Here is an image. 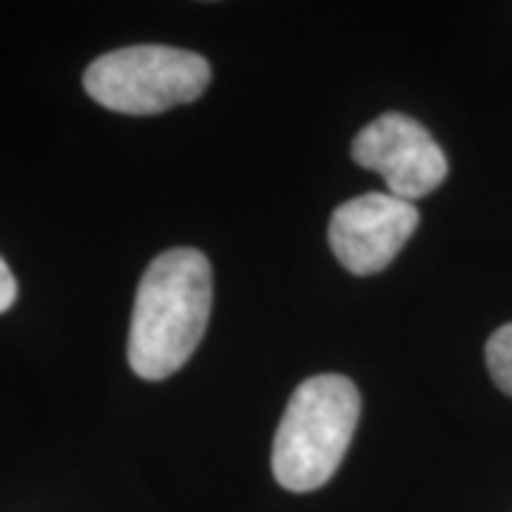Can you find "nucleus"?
Instances as JSON below:
<instances>
[{"instance_id":"nucleus-5","label":"nucleus","mask_w":512,"mask_h":512,"mask_svg":"<svg viewBox=\"0 0 512 512\" xmlns=\"http://www.w3.org/2000/svg\"><path fill=\"white\" fill-rule=\"evenodd\" d=\"M419 228V211L396 194L370 191L342 202L328 225L330 248L350 274L384 271Z\"/></svg>"},{"instance_id":"nucleus-4","label":"nucleus","mask_w":512,"mask_h":512,"mask_svg":"<svg viewBox=\"0 0 512 512\" xmlns=\"http://www.w3.org/2000/svg\"><path fill=\"white\" fill-rule=\"evenodd\" d=\"M350 154L367 171H379L390 194L410 202L433 194L447 177V157L439 143L399 111H387L362 128L353 137Z\"/></svg>"},{"instance_id":"nucleus-1","label":"nucleus","mask_w":512,"mask_h":512,"mask_svg":"<svg viewBox=\"0 0 512 512\" xmlns=\"http://www.w3.org/2000/svg\"><path fill=\"white\" fill-rule=\"evenodd\" d=\"M211 265L197 248H171L140 279L128 365L146 382H163L194 356L211 319Z\"/></svg>"},{"instance_id":"nucleus-6","label":"nucleus","mask_w":512,"mask_h":512,"mask_svg":"<svg viewBox=\"0 0 512 512\" xmlns=\"http://www.w3.org/2000/svg\"><path fill=\"white\" fill-rule=\"evenodd\" d=\"M487 367H490V376L493 382L512 396V322L510 325H501L495 330L493 336L487 339Z\"/></svg>"},{"instance_id":"nucleus-7","label":"nucleus","mask_w":512,"mask_h":512,"mask_svg":"<svg viewBox=\"0 0 512 512\" xmlns=\"http://www.w3.org/2000/svg\"><path fill=\"white\" fill-rule=\"evenodd\" d=\"M18 299V282H15V274L9 271V265L3 262L0 256V313H6Z\"/></svg>"},{"instance_id":"nucleus-2","label":"nucleus","mask_w":512,"mask_h":512,"mask_svg":"<svg viewBox=\"0 0 512 512\" xmlns=\"http://www.w3.org/2000/svg\"><path fill=\"white\" fill-rule=\"evenodd\" d=\"M362 413L356 384L322 373L293 390L274 439V478L291 493H311L328 484L348 453Z\"/></svg>"},{"instance_id":"nucleus-3","label":"nucleus","mask_w":512,"mask_h":512,"mask_svg":"<svg viewBox=\"0 0 512 512\" xmlns=\"http://www.w3.org/2000/svg\"><path fill=\"white\" fill-rule=\"evenodd\" d=\"M211 83V66L197 52L174 46H128L97 57L83 89L103 109L148 117L194 103Z\"/></svg>"}]
</instances>
